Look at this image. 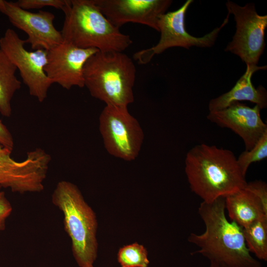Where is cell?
I'll return each instance as SVG.
<instances>
[{
  "label": "cell",
  "instance_id": "2e32d148",
  "mask_svg": "<svg viewBox=\"0 0 267 267\" xmlns=\"http://www.w3.org/2000/svg\"><path fill=\"white\" fill-rule=\"evenodd\" d=\"M267 66L247 65L244 74L228 92L211 99L208 105L209 112L221 110L234 102L248 101L255 103L261 109L267 107V92L261 85L255 88L252 84L251 77L257 71L266 70Z\"/></svg>",
  "mask_w": 267,
  "mask_h": 267
},
{
  "label": "cell",
  "instance_id": "8992f818",
  "mask_svg": "<svg viewBox=\"0 0 267 267\" xmlns=\"http://www.w3.org/2000/svg\"><path fill=\"white\" fill-rule=\"evenodd\" d=\"M99 121V131L107 152L125 161L134 160L141 149L144 134L128 107L106 105Z\"/></svg>",
  "mask_w": 267,
  "mask_h": 267
},
{
  "label": "cell",
  "instance_id": "ba28073f",
  "mask_svg": "<svg viewBox=\"0 0 267 267\" xmlns=\"http://www.w3.org/2000/svg\"><path fill=\"white\" fill-rule=\"evenodd\" d=\"M193 1L187 0L178 9L160 16L158 21V32L161 33L158 43L155 45L140 50L133 55L134 59L139 64L149 63L153 56L169 48L191 46L209 47L215 44L221 29L228 23V13L222 24L202 37H195L188 33L185 27V16L188 7Z\"/></svg>",
  "mask_w": 267,
  "mask_h": 267
},
{
  "label": "cell",
  "instance_id": "cb8c5ba5",
  "mask_svg": "<svg viewBox=\"0 0 267 267\" xmlns=\"http://www.w3.org/2000/svg\"><path fill=\"white\" fill-rule=\"evenodd\" d=\"M209 267H218L215 266H214V265H210Z\"/></svg>",
  "mask_w": 267,
  "mask_h": 267
},
{
  "label": "cell",
  "instance_id": "d4e9b609",
  "mask_svg": "<svg viewBox=\"0 0 267 267\" xmlns=\"http://www.w3.org/2000/svg\"><path fill=\"white\" fill-rule=\"evenodd\" d=\"M86 267H94L93 265H92V266H89Z\"/></svg>",
  "mask_w": 267,
  "mask_h": 267
},
{
  "label": "cell",
  "instance_id": "ac0fdd59",
  "mask_svg": "<svg viewBox=\"0 0 267 267\" xmlns=\"http://www.w3.org/2000/svg\"><path fill=\"white\" fill-rule=\"evenodd\" d=\"M247 247L259 260L267 261V217L243 228Z\"/></svg>",
  "mask_w": 267,
  "mask_h": 267
},
{
  "label": "cell",
  "instance_id": "484cf974",
  "mask_svg": "<svg viewBox=\"0 0 267 267\" xmlns=\"http://www.w3.org/2000/svg\"><path fill=\"white\" fill-rule=\"evenodd\" d=\"M1 188V187L0 186V188Z\"/></svg>",
  "mask_w": 267,
  "mask_h": 267
},
{
  "label": "cell",
  "instance_id": "4fadbf2b",
  "mask_svg": "<svg viewBox=\"0 0 267 267\" xmlns=\"http://www.w3.org/2000/svg\"><path fill=\"white\" fill-rule=\"evenodd\" d=\"M103 14L120 28L129 22L146 25L158 31V21L171 5L170 0H93Z\"/></svg>",
  "mask_w": 267,
  "mask_h": 267
},
{
  "label": "cell",
  "instance_id": "603a6c76",
  "mask_svg": "<svg viewBox=\"0 0 267 267\" xmlns=\"http://www.w3.org/2000/svg\"><path fill=\"white\" fill-rule=\"evenodd\" d=\"M0 144L12 151L14 145L13 138L11 133L0 120Z\"/></svg>",
  "mask_w": 267,
  "mask_h": 267
},
{
  "label": "cell",
  "instance_id": "d6986e66",
  "mask_svg": "<svg viewBox=\"0 0 267 267\" xmlns=\"http://www.w3.org/2000/svg\"><path fill=\"white\" fill-rule=\"evenodd\" d=\"M117 259L121 267H147L149 264L146 249L137 242L121 247Z\"/></svg>",
  "mask_w": 267,
  "mask_h": 267
},
{
  "label": "cell",
  "instance_id": "44dd1931",
  "mask_svg": "<svg viewBox=\"0 0 267 267\" xmlns=\"http://www.w3.org/2000/svg\"><path fill=\"white\" fill-rule=\"evenodd\" d=\"M68 0H19L15 3L20 8L28 10L51 6L62 10L65 7Z\"/></svg>",
  "mask_w": 267,
  "mask_h": 267
},
{
  "label": "cell",
  "instance_id": "9a60e30c",
  "mask_svg": "<svg viewBox=\"0 0 267 267\" xmlns=\"http://www.w3.org/2000/svg\"><path fill=\"white\" fill-rule=\"evenodd\" d=\"M225 207L230 220L241 227L267 217V185L262 180L246 186L225 197Z\"/></svg>",
  "mask_w": 267,
  "mask_h": 267
},
{
  "label": "cell",
  "instance_id": "3957f363",
  "mask_svg": "<svg viewBox=\"0 0 267 267\" xmlns=\"http://www.w3.org/2000/svg\"><path fill=\"white\" fill-rule=\"evenodd\" d=\"M64 42L79 48L123 52L133 43L103 14L93 0H68L62 10Z\"/></svg>",
  "mask_w": 267,
  "mask_h": 267
},
{
  "label": "cell",
  "instance_id": "9c48e42d",
  "mask_svg": "<svg viewBox=\"0 0 267 267\" xmlns=\"http://www.w3.org/2000/svg\"><path fill=\"white\" fill-rule=\"evenodd\" d=\"M25 40L21 39L14 30L10 28L0 39V48L19 70L29 94L43 102L53 84L44 70L47 51L37 49L29 51L25 48Z\"/></svg>",
  "mask_w": 267,
  "mask_h": 267
},
{
  "label": "cell",
  "instance_id": "7a4b0ae2",
  "mask_svg": "<svg viewBox=\"0 0 267 267\" xmlns=\"http://www.w3.org/2000/svg\"><path fill=\"white\" fill-rule=\"evenodd\" d=\"M185 173L191 191L206 202L225 197L247 183L234 153L215 145L200 144L190 149Z\"/></svg>",
  "mask_w": 267,
  "mask_h": 267
},
{
  "label": "cell",
  "instance_id": "e0dca14e",
  "mask_svg": "<svg viewBox=\"0 0 267 267\" xmlns=\"http://www.w3.org/2000/svg\"><path fill=\"white\" fill-rule=\"evenodd\" d=\"M16 66L0 48V113L7 118L12 114V98L21 85L16 76Z\"/></svg>",
  "mask_w": 267,
  "mask_h": 267
},
{
  "label": "cell",
  "instance_id": "8fae6325",
  "mask_svg": "<svg viewBox=\"0 0 267 267\" xmlns=\"http://www.w3.org/2000/svg\"><path fill=\"white\" fill-rule=\"evenodd\" d=\"M0 12L13 26L27 35L26 43L34 50L48 51L63 42L60 31L54 27L55 16L51 12H32L20 8L15 2L4 0H0Z\"/></svg>",
  "mask_w": 267,
  "mask_h": 267
},
{
  "label": "cell",
  "instance_id": "52a82bcc",
  "mask_svg": "<svg viewBox=\"0 0 267 267\" xmlns=\"http://www.w3.org/2000/svg\"><path fill=\"white\" fill-rule=\"evenodd\" d=\"M11 152L0 144V186L20 194L42 191L51 160L49 154L37 148L28 152L24 160L17 161Z\"/></svg>",
  "mask_w": 267,
  "mask_h": 267
},
{
  "label": "cell",
  "instance_id": "5b68a950",
  "mask_svg": "<svg viewBox=\"0 0 267 267\" xmlns=\"http://www.w3.org/2000/svg\"><path fill=\"white\" fill-rule=\"evenodd\" d=\"M51 201L63 213L64 229L71 240L73 255L78 265H93L98 252V223L94 211L78 186L66 180L57 183Z\"/></svg>",
  "mask_w": 267,
  "mask_h": 267
},
{
  "label": "cell",
  "instance_id": "ffe728a7",
  "mask_svg": "<svg viewBox=\"0 0 267 267\" xmlns=\"http://www.w3.org/2000/svg\"><path fill=\"white\" fill-rule=\"evenodd\" d=\"M267 157V132L251 149L242 152L237 158V162L242 172L246 176L247 171L252 163L261 161Z\"/></svg>",
  "mask_w": 267,
  "mask_h": 267
},
{
  "label": "cell",
  "instance_id": "277c9868",
  "mask_svg": "<svg viewBox=\"0 0 267 267\" xmlns=\"http://www.w3.org/2000/svg\"><path fill=\"white\" fill-rule=\"evenodd\" d=\"M135 75L133 60L126 54L98 51L85 64L84 87L106 105L128 107L134 101Z\"/></svg>",
  "mask_w": 267,
  "mask_h": 267
},
{
  "label": "cell",
  "instance_id": "6da1fadb",
  "mask_svg": "<svg viewBox=\"0 0 267 267\" xmlns=\"http://www.w3.org/2000/svg\"><path fill=\"white\" fill-rule=\"evenodd\" d=\"M225 211L224 197L201 203L198 213L205 230L201 234L191 233L188 237L199 249L194 254L218 267H262L247 247L243 227L228 220Z\"/></svg>",
  "mask_w": 267,
  "mask_h": 267
},
{
  "label": "cell",
  "instance_id": "7c38bea8",
  "mask_svg": "<svg viewBox=\"0 0 267 267\" xmlns=\"http://www.w3.org/2000/svg\"><path fill=\"white\" fill-rule=\"evenodd\" d=\"M98 50L81 48L65 42L47 51L44 70L52 83L69 90L73 87L83 88L85 64Z\"/></svg>",
  "mask_w": 267,
  "mask_h": 267
},
{
  "label": "cell",
  "instance_id": "30bf717a",
  "mask_svg": "<svg viewBox=\"0 0 267 267\" xmlns=\"http://www.w3.org/2000/svg\"><path fill=\"white\" fill-rule=\"evenodd\" d=\"M226 6L236 22V32L225 48L238 55L246 65H257L265 47L267 15H260L253 3L240 6L228 0Z\"/></svg>",
  "mask_w": 267,
  "mask_h": 267
},
{
  "label": "cell",
  "instance_id": "5bb4252c",
  "mask_svg": "<svg viewBox=\"0 0 267 267\" xmlns=\"http://www.w3.org/2000/svg\"><path fill=\"white\" fill-rule=\"evenodd\" d=\"M260 107H250L234 102L227 107L209 112L207 119L218 126L232 130L243 140L245 150L251 149L267 132V125L261 119Z\"/></svg>",
  "mask_w": 267,
  "mask_h": 267
},
{
  "label": "cell",
  "instance_id": "7402d4cb",
  "mask_svg": "<svg viewBox=\"0 0 267 267\" xmlns=\"http://www.w3.org/2000/svg\"><path fill=\"white\" fill-rule=\"evenodd\" d=\"M12 211V206L4 192L0 191V231L5 229L6 220Z\"/></svg>",
  "mask_w": 267,
  "mask_h": 267
}]
</instances>
